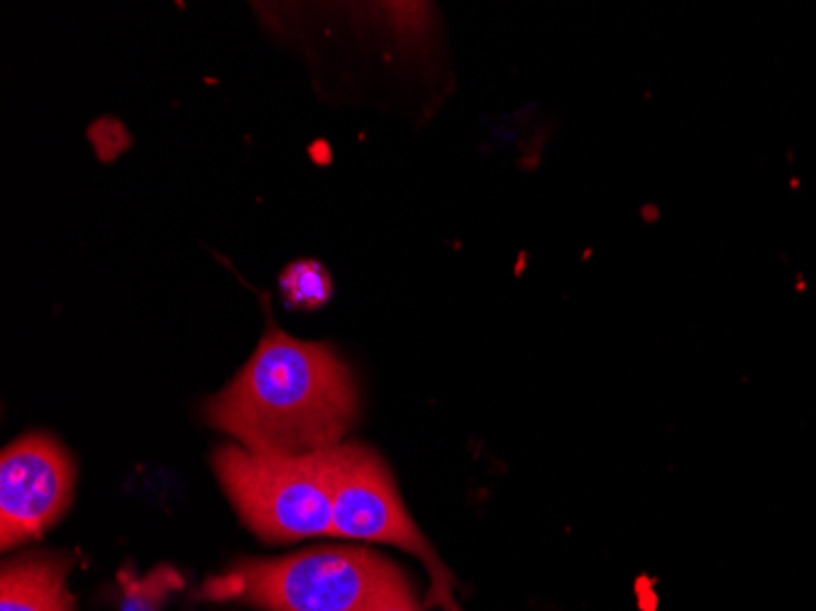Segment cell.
<instances>
[{
	"instance_id": "1",
	"label": "cell",
	"mask_w": 816,
	"mask_h": 611,
	"mask_svg": "<svg viewBox=\"0 0 816 611\" xmlns=\"http://www.w3.org/2000/svg\"><path fill=\"white\" fill-rule=\"evenodd\" d=\"M206 418L247 451L321 453L340 445L358 418V386L328 345L269 325L245 367L210 398Z\"/></svg>"
},
{
	"instance_id": "2",
	"label": "cell",
	"mask_w": 816,
	"mask_h": 611,
	"mask_svg": "<svg viewBox=\"0 0 816 611\" xmlns=\"http://www.w3.org/2000/svg\"><path fill=\"white\" fill-rule=\"evenodd\" d=\"M404 578L366 548H311L277 560H242L206 587L210 599H238L265 611H366Z\"/></svg>"
},
{
	"instance_id": "3",
	"label": "cell",
	"mask_w": 816,
	"mask_h": 611,
	"mask_svg": "<svg viewBox=\"0 0 816 611\" xmlns=\"http://www.w3.org/2000/svg\"><path fill=\"white\" fill-rule=\"evenodd\" d=\"M328 451L309 455L257 453L223 445L213 469L245 526L269 543L333 536Z\"/></svg>"
},
{
	"instance_id": "4",
	"label": "cell",
	"mask_w": 816,
	"mask_h": 611,
	"mask_svg": "<svg viewBox=\"0 0 816 611\" xmlns=\"http://www.w3.org/2000/svg\"><path fill=\"white\" fill-rule=\"evenodd\" d=\"M326 455L333 489V536L406 550L431 572V602L445 611H463L455 604L451 572L413 524L382 457L360 443H340Z\"/></svg>"
},
{
	"instance_id": "5",
	"label": "cell",
	"mask_w": 816,
	"mask_h": 611,
	"mask_svg": "<svg viewBox=\"0 0 816 611\" xmlns=\"http://www.w3.org/2000/svg\"><path fill=\"white\" fill-rule=\"evenodd\" d=\"M74 467L56 441L32 433L0 457V546L42 536L71 501Z\"/></svg>"
},
{
	"instance_id": "6",
	"label": "cell",
	"mask_w": 816,
	"mask_h": 611,
	"mask_svg": "<svg viewBox=\"0 0 816 611\" xmlns=\"http://www.w3.org/2000/svg\"><path fill=\"white\" fill-rule=\"evenodd\" d=\"M69 562L56 556L8 560L0 578V611H71Z\"/></svg>"
},
{
	"instance_id": "7",
	"label": "cell",
	"mask_w": 816,
	"mask_h": 611,
	"mask_svg": "<svg viewBox=\"0 0 816 611\" xmlns=\"http://www.w3.org/2000/svg\"><path fill=\"white\" fill-rule=\"evenodd\" d=\"M330 289V277L318 262H296L281 275V293L299 309H316L326 303Z\"/></svg>"
},
{
	"instance_id": "8",
	"label": "cell",
	"mask_w": 816,
	"mask_h": 611,
	"mask_svg": "<svg viewBox=\"0 0 816 611\" xmlns=\"http://www.w3.org/2000/svg\"><path fill=\"white\" fill-rule=\"evenodd\" d=\"M366 611H423V607L419 604L416 594L411 590V582L404 574V578L396 580L389 590L376 597L374 602L366 607Z\"/></svg>"
}]
</instances>
